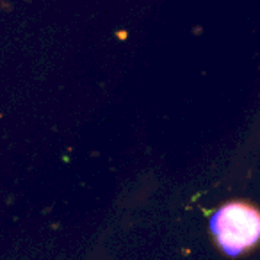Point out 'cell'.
Instances as JSON below:
<instances>
[{
  "mask_svg": "<svg viewBox=\"0 0 260 260\" xmlns=\"http://www.w3.org/2000/svg\"><path fill=\"white\" fill-rule=\"evenodd\" d=\"M209 228L219 251L237 258L260 246V209L246 200H230L210 216Z\"/></svg>",
  "mask_w": 260,
  "mask_h": 260,
  "instance_id": "cell-1",
  "label": "cell"
}]
</instances>
